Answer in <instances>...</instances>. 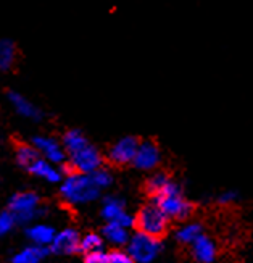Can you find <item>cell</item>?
<instances>
[{"instance_id": "obj_23", "label": "cell", "mask_w": 253, "mask_h": 263, "mask_svg": "<svg viewBox=\"0 0 253 263\" xmlns=\"http://www.w3.org/2000/svg\"><path fill=\"white\" fill-rule=\"evenodd\" d=\"M89 176H90L92 182H94L95 187H97L99 191L110 187V186H111V182H113L111 173H110L108 170H103V168H99L97 171H94V173L89 175Z\"/></svg>"}, {"instance_id": "obj_16", "label": "cell", "mask_w": 253, "mask_h": 263, "mask_svg": "<svg viewBox=\"0 0 253 263\" xmlns=\"http://www.w3.org/2000/svg\"><path fill=\"white\" fill-rule=\"evenodd\" d=\"M45 255H47V249L45 247L29 246L26 249L20 250L18 254H15L11 263H41Z\"/></svg>"}, {"instance_id": "obj_28", "label": "cell", "mask_w": 253, "mask_h": 263, "mask_svg": "<svg viewBox=\"0 0 253 263\" xmlns=\"http://www.w3.org/2000/svg\"><path fill=\"white\" fill-rule=\"evenodd\" d=\"M113 223H116V224H120L121 228H124V230H129L131 226H134V223H135V218L132 215H129L128 212H124L120 218L116 220V221H113Z\"/></svg>"}, {"instance_id": "obj_29", "label": "cell", "mask_w": 253, "mask_h": 263, "mask_svg": "<svg viewBox=\"0 0 253 263\" xmlns=\"http://www.w3.org/2000/svg\"><path fill=\"white\" fill-rule=\"evenodd\" d=\"M237 199V194L234 191H227V192H223L220 197H218V200H220V203L223 205H227V203H231Z\"/></svg>"}, {"instance_id": "obj_5", "label": "cell", "mask_w": 253, "mask_h": 263, "mask_svg": "<svg viewBox=\"0 0 253 263\" xmlns=\"http://www.w3.org/2000/svg\"><path fill=\"white\" fill-rule=\"evenodd\" d=\"M70 165L74 170V173L92 175L94 171L102 168V155L94 145L87 144L86 147L70 155Z\"/></svg>"}, {"instance_id": "obj_2", "label": "cell", "mask_w": 253, "mask_h": 263, "mask_svg": "<svg viewBox=\"0 0 253 263\" xmlns=\"http://www.w3.org/2000/svg\"><path fill=\"white\" fill-rule=\"evenodd\" d=\"M126 246H128V255L135 263H152L162 252L160 239L144 234L141 231L132 234Z\"/></svg>"}, {"instance_id": "obj_18", "label": "cell", "mask_w": 253, "mask_h": 263, "mask_svg": "<svg viewBox=\"0 0 253 263\" xmlns=\"http://www.w3.org/2000/svg\"><path fill=\"white\" fill-rule=\"evenodd\" d=\"M89 142L86 139V136L81 133V131H77V129H71V131H68L63 137V151L65 154L68 155H71L74 152H77L79 148H83L86 147Z\"/></svg>"}, {"instance_id": "obj_6", "label": "cell", "mask_w": 253, "mask_h": 263, "mask_svg": "<svg viewBox=\"0 0 253 263\" xmlns=\"http://www.w3.org/2000/svg\"><path fill=\"white\" fill-rule=\"evenodd\" d=\"M155 203L165 213L168 220H184L192 212V203L187 202L182 196H157Z\"/></svg>"}, {"instance_id": "obj_4", "label": "cell", "mask_w": 253, "mask_h": 263, "mask_svg": "<svg viewBox=\"0 0 253 263\" xmlns=\"http://www.w3.org/2000/svg\"><path fill=\"white\" fill-rule=\"evenodd\" d=\"M10 213L15 216V221L29 223L44 213L39 205V197L34 192H20L10 199Z\"/></svg>"}, {"instance_id": "obj_25", "label": "cell", "mask_w": 253, "mask_h": 263, "mask_svg": "<svg viewBox=\"0 0 253 263\" xmlns=\"http://www.w3.org/2000/svg\"><path fill=\"white\" fill-rule=\"evenodd\" d=\"M15 216L11 215L10 212H2L0 213V237L8 234L15 226Z\"/></svg>"}, {"instance_id": "obj_21", "label": "cell", "mask_w": 253, "mask_h": 263, "mask_svg": "<svg viewBox=\"0 0 253 263\" xmlns=\"http://www.w3.org/2000/svg\"><path fill=\"white\" fill-rule=\"evenodd\" d=\"M39 158V154L34 147L31 145H20L16 148V162L25 166V168H29L36 160Z\"/></svg>"}, {"instance_id": "obj_22", "label": "cell", "mask_w": 253, "mask_h": 263, "mask_svg": "<svg viewBox=\"0 0 253 263\" xmlns=\"http://www.w3.org/2000/svg\"><path fill=\"white\" fill-rule=\"evenodd\" d=\"M102 247H103V239L94 233L86 234L81 239V242H79V250H84L86 254L95 252V250H102Z\"/></svg>"}, {"instance_id": "obj_10", "label": "cell", "mask_w": 253, "mask_h": 263, "mask_svg": "<svg viewBox=\"0 0 253 263\" xmlns=\"http://www.w3.org/2000/svg\"><path fill=\"white\" fill-rule=\"evenodd\" d=\"M79 242H81L79 233L71 228H66V230L55 234L50 249L56 254H74L79 250Z\"/></svg>"}, {"instance_id": "obj_17", "label": "cell", "mask_w": 253, "mask_h": 263, "mask_svg": "<svg viewBox=\"0 0 253 263\" xmlns=\"http://www.w3.org/2000/svg\"><path fill=\"white\" fill-rule=\"evenodd\" d=\"M103 237L113 246H126L129 241V233L116 223H108L103 228Z\"/></svg>"}, {"instance_id": "obj_15", "label": "cell", "mask_w": 253, "mask_h": 263, "mask_svg": "<svg viewBox=\"0 0 253 263\" xmlns=\"http://www.w3.org/2000/svg\"><path fill=\"white\" fill-rule=\"evenodd\" d=\"M124 202L114 196H108L102 203V216L105 218L108 223L116 221L120 216L124 213Z\"/></svg>"}, {"instance_id": "obj_8", "label": "cell", "mask_w": 253, "mask_h": 263, "mask_svg": "<svg viewBox=\"0 0 253 263\" xmlns=\"http://www.w3.org/2000/svg\"><path fill=\"white\" fill-rule=\"evenodd\" d=\"M160 158H162V152H160L158 145L152 141H144L139 142V147H137L135 155L132 158V163L135 165V168L148 171L160 163Z\"/></svg>"}, {"instance_id": "obj_20", "label": "cell", "mask_w": 253, "mask_h": 263, "mask_svg": "<svg viewBox=\"0 0 253 263\" xmlns=\"http://www.w3.org/2000/svg\"><path fill=\"white\" fill-rule=\"evenodd\" d=\"M16 59L15 44L10 39H0V70H8Z\"/></svg>"}, {"instance_id": "obj_26", "label": "cell", "mask_w": 253, "mask_h": 263, "mask_svg": "<svg viewBox=\"0 0 253 263\" xmlns=\"http://www.w3.org/2000/svg\"><path fill=\"white\" fill-rule=\"evenodd\" d=\"M108 263H134V261L124 250H113V252L108 254Z\"/></svg>"}, {"instance_id": "obj_13", "label": "cell", "mask_w": 253, "mask_h": 263, "mask_svg": "<svg viewBox=\"0 0 253 263\" xmlns=\"http://www.w3.org/2000/svg\"><path fill=\"white\" fill-rule=\"evenodd\" d=\"M8 99H10V104L13 105V108L16 110L18 115L25 117V118H31V120L41 118L39 108L34 105L31 100H28L25 96H21L20 92H10Z\"/></svg>"}, {"instance_id": "obj_7", "label": "cell", "mask_w": 253, "mask_h": 263, "mask_svg": "<svg viewBox=\"0 0 253 263\" xmlns=\"http://www.w3.org/2000/svg\"><path fill=\"white\" fill-rule=\"evenodd\" d=\"M32 147L36 148L39 155H44V160L49 163H63L65 162V151L59 141L47 136H36L32 139Z\"/></svg>"}, {"instance_id": "obj_27", "label": "cell", "mask_w": 253, "mask_h": 263, "mask_svg": "<svg viewBox=\"0 0 253 263\" xmlns=\"http://www.w3.org/2000/svg\"><path fill=\"white\" fill-rule=\"evenodd\" d=\"M86 263H108V254L103 250H95L86 255Z\"/></svg>"}, {"instance_id": "obj_19", "label": "cell", "mask_w": 253, "mask_h": 263, "mask_svg": "<svg viewBox=\"0 0 253 263\" xmlns=\"http://www.w3.org/2000/svg\"><path fill=\"white\" fill-rule=\"evenodd\" d=\"M200 236H202V226L199 223H186L184 226H181L176 233V237L179 242L190 244V246L197 241Z\"/></svg>"}, {"instance_id": "obj_3", "label": "cell", "mask_w": 253, "mask_h": 263, "mask_svg": "<svg viewBox=\"0 0 253 263\" xmlns=\"http://www.w3.org/2000/svg\"><path fill=\"white\" fill-rule=\"evenodd\" d=\"M168 221L169 220L165 216V213L160 210V207L155 202L144 205L135 218V223L139 226L141 233L157 237V239H160L166 233Z\"/></svg>"}, {"instance_id": "obj_1", "label": "cell", "mask_w": 253, "mask_h": 263, "mask_svg": "<svg viewBox=\"0 0 253 263\" xmlns=\"http://www.w3.org/2000/svg\"><path fill=\"white\" fill-rule=\"evenodd\" d=\"M100 191L95 187L89 175L71 173L68 175L62 184V197L73 205L94 202Z\"/></svg>"}, {"instance_id": "obj_12", "label": "cell", "mask_w": 253, "mask_h": 263, "mask_svg": "<svg viewBox=\"0 0 253 263\" xmlns=\"http://www.w3.org/2000/svg\"><path fill=\"white\" fill-rule=\"evenodd\" d=\"M192 254L199 263H213L216 258V246L210 237L202 234L192 244Z\"/></svg>"}, {"instance_id": "obj_9", "label": "cell", "mask_w": 253, "mask_h": 263, "mask_svg": "<svg viewBox=\"0 0 253 263\" xmlns=\"http://www.w3.org/2000/svg\"><path fill=\"white\" fill-rule=\"evenodd\" d=\"M137 147H139V141L132 136L121 137L118 142H114L108 152V157L113 163L124 165V163H132V158L135 155Z\"/></svg>"}, {"instance_id": "obj_11", "label": "cell", "mask_w": 253, "mask_h": 263, "mask_svg": "<svg viewBox=\"0 0 253 263\" xmlns=\"http://www.w3.org/2000/svg\"><path fill=\"white\" fill-rule=\"evenodd\" d=\"M56 231L50 224H44V223H37V224H32L26 230V236L29 237V241L37 246V247H45L52 244L53 237H55Z\"/></svg>"}, {"instance_id": "obj_24", "label": "cell", "mask_w": 253, "mask_h": 263, "mask_svg": "<svg viewBox=\"0 0 253 263\" xmlns=\"http://www.w3.org/2000/svg\"><path fill=\"white\" fill-rule=\"evenodd\" d=\"M168 176L165 173H155L153 176L148 178V182H147V187L148 191H150L152 194H155V196H158L160 192L163 191V187L166 186L168 182Z\"/></svg>"}, {"instance_id": "obj_14", "label": "cell", "mask_w": 253, "mask_h": 263, "mask_svg": "<svg viewBox=\"0 0 253 263\" xmlns=\"http://www.w3.org/2000/svg\"><path fill=\"white\" fill-rule=\"evenodd\" d=\"M32 175H36L45 181H49V182H59L62 179V173L59 170H56L52 163H49L47 160H44V158H37L36 162H34L29 168H28Z\"/></svg>"}]
</instances>
